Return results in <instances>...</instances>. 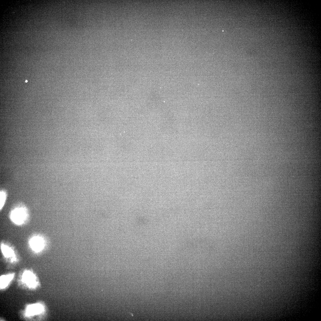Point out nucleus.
<instances>
[{
  "label": "nucleus",
  "instance_id": "1",
  "mask_svg": "<svg viewBox=\"0 0 321 321\" xmlns=\"http://www.w3.org/2000/svg\"><path fill=\"white\" fill-rule=\"evenodd\" d=\"M26 217L25 210L22 208L15 209L12 211L10 215L11 220L14 223L18 225L22 224Z\"/></svg>",
  "mask_w": 321,
  "mask_h": 321
},
{
  "label": "nucleus",
  "instance_id": "2",
  "mask_svg": "<svg viewBox=\"0 0 321 321\" xmlns=\"http://www.w3.org/2000/svg\"><path fill=\"white\" fill-rule=\"evenodd\" d=\"M29 245L33 250L38 252L41 251L43 248L44 242L43 239L41 237L35 236L30 239Z\"/></svg>",
  "mask_w": 321,
  "mask_h": 321
},
{
  "label": "nucleus",
  "instance_id": "3",
  "mask_svg": "<svg viewBox=\"0 0 321 321\" xmlns=\"http://www.w3.org/2000/svg\"><path fill=\"white\" fill-rule=\"evenodd\" d=\"M22 281L29 287L34 288L37 284L35 276L32 272L26 271L22 276Z\"/></svg>",
  "mask_w": 321,
  "mask_h": 321
},
{
  "label": "nucleus",
  "instance_id": "4",
  "mask_svg": "<svg viewBox=\"0 0 321 321\" xmlns=\"http://www.w3.org/2000/svg\"><path fill=\"white\" fill-rule=\"evenodd\" d=\"M44 310V307L41 304L37 303L29 305L26 309V314L28 316L40 314Z\"/></svg>",
  "mask_w": 321,
  "mask_h": 321
},
{
  "label": "nucleus",
  "instance_id": "5",
  "mask_svg": "<svg viewBox=\"0 0 321 321\" xmlns=\"http://www.w3.org/2000/svg\"><path fill=\"white\" fill-rule=\"evenodd\" d=\"M1 249L4 256L7 258H11L12 262L15 261L16 258L13 250L12 248L4 244L1 245Z\"/></svg>",
  "mask_w": 321,
  "mask_h": 321
},
{
  "label": "nucleus",
  "instance_id": "6",
  "mask_svg": "<svg viewBox=\"0 0 321 321\" xmlns=\"http://www.w3.org/2000/svg\"><path fill=\"white\" fill-rule=\"evenodd\" d=\"M14 275L10 274L7 275H3L0 277V286L1 289L4 288L8 284L13 278Z\"/></svg>",
  "mask_w": 321,
  "mask_h": 321
},
{
  "label": "nucleus",
  "instance_id": "7",
  "mask_svg": "<svg viewBox=\"0 0 321 321\" xmlns=\"http://www.w3.org/2000/svg\"><path fill=\"white\" fill-rule=\"evenodd\" d=\"M5 194L3 192L0 193V209L3 207L5 199Z\"/></svg>",
  "mask_w": 321,
  "mask_h": 321
},
{
  "label": "nucleus",
  "instance_id": "8",
  "mask_svg": "<svg viewBox=\"0 0 321 321\" xmlns=\"http://www.w3.org/2000/svg\"><path fill=\"white\" fill-rule=\"evenodd\" d=\"M27 81H26V82H27Z\"/></svg>",
  "mask_w": 321,
  "mask_h": 321
}]
</instances>
